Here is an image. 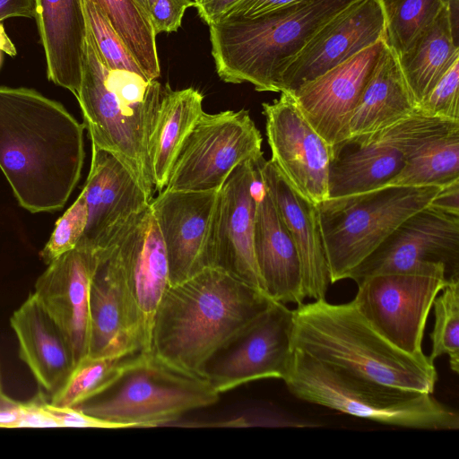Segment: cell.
<instances>
[{"mask_svg": "<svg viewBox=\"0 0 459 459\" xmlns=\"http://www.w3.org/2000/svg\"><path fill=\"white\" fill-rule=\"evenodd\" d=\"M200 18L209 26L221 21L240 0H194Z\"/></svg>", "mask_w": 459, "mask_h": 459, "instance_id": "obj_42", "label": "cell"}, {"mask_svg": "<svg viewBox=\"0 0 459 459\" xmlns=\"http://www.w3.org/2000/svg\"><path fill=\"white\" fill-rule=\"evenodd\" d=\"M3 53H6L9 56H13L16 55V48L10 38L7 36L3 23L0 22V66Z\"/></svg>", "mask_w": 459, "mask_h": 459, "instance_id": "obj_45", "label": "cell"}, {"mask_svg": "<svg viewBox=\"0 0 459 459\" xmlns=\"http://www.w3.org/2000/svg\"><path fill=\"white\" fill-rule=\"evenodd\" d=\"M255 160L238 166L219 190L209 260L210 267L221 268L265 293L254 252Z\"/></svg>", "mask_w": 459, "mask_h": 459, "instance_id": "obj_18", "label": "cell"}, {"mask_svg": "<svg viewBox=\"0 0 459 459\" xmlns=\"http://www.w3.org/2000/svg\"><path fill=\"white\" fill-rule=\"evenodd\" d=\"M44 48L47 75L78 94L87 22L82 0H35V16Z\"/></svg>", "mask_w": 459, "mask_h": 459, "instance_id": "obj_26", "label": "cell"}, {"mask_svg": "<svg viewBox=\"0 0 459 459\" xmlns=\"http://www.w3.org/2000/svg\"><path fill=\"white\" fill-rule=\"evenodd\" d=\"M262 104L271 160L289 184L313 204L328 199L332 146L314 129L292 95Z\"/></svg>", "mask_w": 459, "mask_h": 459, "instance_id": "obj_14", "label": "cell"}, {"mask_svg": "<svg viewBox=\"0 0 459 459\" xmlns=\"http://www.w3.org/2000/svg\"><path fill=\"white\" fill-rule=\"evenodd\" d=\"M219 395L204 377L142 352L101 391L74 408L119 429L154 427L212 405Z\"/></svg>", "mask_w": 459, "mask_h": 459, "instance_id": "obj_6", "label": "cell"}, {"mask_svg": "<svg viewBox=\"0 0 459 459\" xmlns=\"http://www.w3.org/2000/svg\"><path fill=\"white\" fill-rule=\"evenodd\" d=\"M417 110L425 116L459 121V59L417 104Z\"/></svg>", "mask_w": 459, "mask_h": 459, "instance_id": "obj_37", "label": "cell"}, {"mask_svg": "<svg viewBox=\"0 0 459 459\" xmlns=\"http://www.w3.org/2000/svg\"><path fill=\"white\" fill-rule=\"evenodd\" d=\"M148 13L156 35L177 31L186 10L195 6L194 0H146Z\"/></svg>", "mask_w": 459, "mask_h": 459, "instance_id": "obj_38", "label": "cell"}, {"mask_svg": "<svg viewBox=\"0 0 459 459\" xmlns=\"http://www.w3.org/2000/svg\"><path fill=\"white\" fill-rule=\"evenodd\" d=\"M82 4L87 26L105 65L112 71H127L147 79L100 7L91 0H82Z\"/></svg>", "mask_w": 459, "mask_h": 459, "instance_id": "obj_35", "label": "cell"}, {"mask_svg": "<svg viewBox=\"0 0 459 459\" xmlns=\"http://www.w3.org/2000/svg\"><path fill=\"white\" fill-rule=\"evenodd\" d=\"M142 352L144 351L108 357H84L76 363L62 387L51 395L49 403L59 407H76L107 386Z\"/></svg>", "mask_w": 459, "mask_h": 459, "instance_id": "obj_32", "label": "cell"}, {"mask_svg": "<svg viewBox=\"0 0 459 459\" xmlns=\"http://www.w3.org/2000/svg\"><path fill=\"white\" fill-rule=\"evenodd\" d=\"M96 264V248L77 245L48 264L35 282V296L68 338L76 363L88 353L90 287Z\"/></svg>", "mask_w": 459, "mask_h": 459, "instance_id": "obj_21", "label": "cell"}, {"mask_svg": "<svg viewBox=\"0 0 459 459\" xmlns=\"http://www.w3.org/2000/svg\"><path fill=\"white\" fill-rule=\"evenodd\" d=\"M379 0H357L326 22L286 65L279 92L295 91L384 39Z\"/></svg>", "mask_w": 459, "mask_h": 459, "instance_id": "obj_16", "label": "cell"}, {"mask_svg": "<svg viewBox=\"0 0 459 459\" xmlns=\"http://www.w3.org/2000/svg\"><path fill=\"white\" fill-rule=\"evenodd\" d=\"M262 142L247 110L204 112L186 138L165 189L218 191L238 166L263 156Z\"/></svg>", "mask_w": 459, "mask_h": 459, "instance_id": "obj_10", "label": "cell"}, {"mask_svg": "<svg viewBox=\"0 0 459 459\" xmlns=\"http://www.w3.org/2000/svg\"><path fill=\"white\" fill-rule=\"evenodd\" d=\"M84 125L29 88L0 86V169L25 210H61L84 162Z\"/></svg>", "mask_w": 459, "mask_h": 459, "instance_id": "obj_1", "label": "cell"}, {"mask_svg": "<svg viewBox=\"0 0 459 459\" xmlns=\"http://www.w3.org/2000/svg\"><path fill=\"white\" fill-rule=\"evenodd\" d=\"M300 0H240L227 13V17H256ZM223 18V19H224Z\"/></svg>", "mask_w": 459, "mask_h": 459, "instance_id": "obj_40", "label": "cell"}, {"mask_svg": "<svg viewBox=\"0 0 459 459\" xmlns=\"http://www.w3.org/2000/svg\"><path fill=\"white\" fill-rule=\"evenodd\" d=\"M97 264L89 298V357L147 352L138 312L125 281L116 248H96Z\"/></svg>", "mask_w": 459, "mask_h": 459, "instance_id": "obj_17", "label": "cell"}, {"mask_svg": "<svg viewBox=\"0 0 459 459\" xmlns=\"http://www.w3.org/2000/svg\"><path fill=\"white\" fill-rule=\"evenodd\" d=\"M442 186H382L316 204L331 283L351 273Z\"/></svg>", "mask_w": 459, "mask_h": 459, "instance_id": "obj_7", "label": "cell"}, {"mask_svg": "<svg viewBox=\"0 0 459 459\" xmlns=\"http://www.w3.org/2000/svg\"><path fill=\"white\" fill-rule=\"evenodd\" d=\"M292 348L385 385L433 393L437 372L429 356H412L385 338L352 300L323 299L293 309Z\"/></svg>", "mask_w": 459, "mask_h": 459, "instance_id": "obj_3", "label": "cell"}, {"mask_svg": "<svg viewBox=\"0 0 459 459\" xmlns=\"http://www.w3.org/2000/svg\"><path fill=\"white\" fill-rule=\"evenodd\" d=\"M416 108L398 56L385 43L349 120L346 141L384 129L409 117Z\"/></svg>", "mask_w": 459, "mask_h": 459, "instance_id": "obj_27", "label": "cell"}, {"mask_svg": "<svg viewBox=\"0 0 459 459\" xmlns=\"http://www.w3.org/2000/svg\"><path fill=\"white\" fill-rule=\"evenodd\" d=\"M20 359L50 395L65 383L76 361L72 345L52 316L31 293L10 318Z\"/></svg>", "mask_w": 459, "mask_h": 459, "instance_id": "obj_25", "label": "cell"}, {"mask_svg": "<svg viewBox=\"0 0 459 459\" xmlns=\"http://www.w3.org/2000/svg\"><path fill=\"white\" fill-rule=\"evenodd\" d=\"M384 45V39L376 42L290 92L305 118L333 149L348 137L349 120Z\"/></svg>", "mask_w": 459, "mask_h": 459, "instance_id": "obj_20", "label": "cell"}, {"mask_svg": "<svg viewBox=\"0 0 459 459\" xmlns=\"http://www.w3.org/2000/svg\"><path fill=\"white\" fill-rule=\"evenodd\" d=\"M272 301L230 273L207 267L167 289L153 317L150 352L200 375L205 359Z\"/></svg>", "mask_w": 459, "mask_h": 459, "instance_id": "obj_2", "label": "cell"}, {"mask_svg": "<svg viewBox=\"0 0 459 459\" xmlns=\"http://www.w3.org/2000/svg\"><path fill=\"white\" fill-rule=\"evenodd\" d=\"M297 398L380 424L420 430H457L459 414L432 393L378 383L293 349L282 379Z\"/></svg>", "mask_w": 459, "mask_h": 459, "instance_id": "obj_5", "label": "cell"}, {"mask_svg": "<svg viewBox=\"0 0 459 459\" xmlns=\"http://www.w3.org/2000/svg\"><path fill=\"white\" fill-rule=\"evenodd\" d=\"M88 219L77 245L98 247L109 232L151 200L130 170L114 155L91 145L90 172L82 191Z\"/></svg>", "mask_w": 459, "mask_h": 459, "instance_id": "obj_24", "label": "cell"}, {"mask_svg": "<svg viewBox=\"0 0 459 459\" xmlns=\"http://www.w3.org/2000/svg\"><path fill=\"white\" fill-rule=\"evenodd\" d=\"M35 0H0V22L7 18H34Z\"/></svg>", "mask_w": 459, "mask_h": 459, "instance_id": "obj_44", "label": "cell"}, {"mask_svg": "<svg viewBox=\"0 0 459 459\" xmlns=\"http://www.w3.org/2000/svg\"><path fill=\"white\" fill-rule=\"evenodd\" d=\"M457 179L459 128L423 143L407 160L401 172L383 186H444Z\"/></svg>", "mask_w": 459, "mask_h": 459, "instance_id": "obj_31", "label": "cell"}, {"mask_svg": "<svg viewBox=\"0 0 459 459\" xmlns=\"http://www.w3.org/2000/svg\"><path fill=\"white\" fill-rule=\"evenodd\" d=\"M218 193L164 188L150 202L167 253L169 286L210 267L209 239Z\"/></svg>", "mask_w": 459, "mask_h": 459, "instance_id": "obj_19", "label": "cell"}, {"mask_svg": "<svg viewBox=\"0 0 459 459\" xmlns=\"http://www.w3.org/2000/svg\"><path fill=\"white\" fill-rule=\"evenodd\" d=\"M430 205L459 214V179L442 186Z\"/></svg>", "mask_w": 459, "mask_h": 459, "instance_id": "obj_43", "label": "cell"}, {"mask_svg": "<svg viewBox=\"0 0 459 459\" xmlns=\"http://www.w3.org/2000/svg\"><path fill=\"white\" fill-rule=\"evenodd\" d=\"M105 65L87 26L82 81L76 99L91 145L117 158L133 174L148 198L154 185L149 141L161 102L164 85L144 101L131 103L111 88Z\"/></svg>", "mask_w": 459, "mask_h": 459, "instance_id": "obj_8", "label": "cell"}, {"mask_svg": "<svg viewBox=\"0 0 459 459\" xmlns=\"http://www.w3.org/2000/svg\"><path fill=\"white\" fill-rule=\"evenodd\" d=\"M140 5L148 13L146 0H136ZM149 14V13H148Z\"/></svg>", "mask_w": 459, "mask_h": 459, "instance_id": "obj_46", "label": "cell"}, {"mask_svg": "<svg viewBox=\"0 0 459 459\" xmlns=\"http://www.w3.org/2000/svg\"><path fill=\"white\" fill-rule=\"evenodd\" d=\"M255 163L296 246L305 297L314 300L325 299L332 283L316 204L299 195L271 160L261 156Z\"/></svg>", "mask_w": 459, "mask_h": 459, "instance_id": "obj_23", "label": "cell"}, {"mask_svg": "<svg viewBox=\"0 0 459 459\" xmlns=\"http://www.w3.org/2000/svg\"><path fill=\"white\" fill-rule=\"evenodd\" d=\"M448 280L442 269L380 273L357 282L352 299L359 312L390 342L419 358L433 301Z\"/></svg>", "mask_w": 459, "mask_h": 459, "instance_id": "obj_11", "label": "cell"}, {"mask_svg": "<svg viewBox=\"0 0 459 459\" xmlns=\"http://www.w3.org/2000/svg\"><path fill=\"white\" fill-rule=\"evenodd\" d=\"M459 128V121L425 116L417 108L409 117L333 149L328 198L385 186L398 175L411 155L426 142Z\"/></svg>", "mask_w": 459, "mask_h": 459, "instance_id": "obj_9", "label": "cell"}, {"mask_svg": "<svg viewBox=\"0 0 459 459\" xmlns=\"http://www.w3.org/2000/svg\"><path fill=\"white\" fill-rule=\"evenodd\" d=\"M435 322L430 333L431 353L434 361L447 355L455 373L459 372V278L450 280L435 298L432 305Z\"/></svg>", "mask_w": 459, "mask_h": 459, "instance_id": "obj_34", "label": "cell"}, {"mask_svg": "<svg viewBox=\"0 0 459 459\" xmlns=\"http://www.w3.org/2000/svg\"><path fill=\"white\" fill-rule=\"evenodd\" d=\"M385 17L384 42L397 56L435 21L448 0H379Z\"/></svg>", "mask_w": 459, "mask_h": 459, "instance_id": "obj_33", "label": "cell"}, {"mask_svg": "<svg viewBox=\"0 0 459 459\" xmlns=\"http://www.w3.org/2000/svg\"><path fill=\"white\" fill-rule=\"evenodd\" d=\"M41 406L60 427L119 429L113 423L87 415L76 408L55 406L48 402L44 395Z\"/></svg>", "mask_w": 459, "mask_h": 459, "instance_id": "obj_39", "label": "cell"}, {"mask_svg": "<svg viewBox=\"0 0 459 459\" xmlns=\"http://www.w3.org/2000/svg\"><path fill=\"white\" fill-rule=\"evenodd\" d=\"M457 13L447 2L430 26L398 56L403 74L417 104L459 59Z\"/></svg>", "mask_w": 459, "mask_h": 459, "instance_id": "obj_28", "label": "cell"}, {"mask_svg": "<svg viewBox=\"0 0 459 459\" xmlns=\"http://www.w3.org/2000/svg\"><path fill=\"white\" fill-rule=\"evenodd\" d=\"M106 242L116 248L150 352L153 317L169 287L167 253L150 204L117 225L100 246Z\"/></svg>", "mask_w": 459, "mask_h": 459, "instance_id": "obj_15", "label": "cell"}, {"mask_svg": "<svg viewBox=\"0 0 459 459\" xmlns=\"http://www.w3.org/2000/svg\"><path fill=\"white\" fill-rule=\"evenodd\" d=\"M293 309L273 300L203 363L199 374L219 393L268 377L283 379L293 353Z\"/></svg>", "mask_w": 459, "mask_h": 459, "instance_id": "obj_12", "label": "cell"}, {"mask_svg": "<svg viewBox=\"0 0 459 459\" xmlns=\"http://www.w3.org/2000/svg\"><path fill=\"white\" fill-rule=\"evenodd\" d=\"M4 392H3V389H2V383H1V375H0V394H2Z\"/></svg>", "mask_w": 459, "mask_h": 459, "instance_id": "obj_47", "label": "cell"}, {"mask_svg": "<svg viewBox=\"0 0 459 459\" xmlns=\"http://www.w3.org/2000/svg\"><path fill=\"white\" fill-rule=\"evenodd\" d=\"M42 393L23 403V411L19 428H53L60 427L58 422L41 406Z\"/></svg>", "mask_w": 459, "mask_h": 459, "instance_id": "obj_41", "label": "cell"}, {"mask_svg": "<svg viewBox=\"0 0 459 459\" xmlns=\"http://www.w3.org/2000/svg\"><path fill=\"white\" fill-rule=\"evenodd\" d=\"M357 0H300L253 17H227L209 25L217 74L279 92L286 65L331 18Z\"/></svg>", "mask_w": 459, "mask_h": 459, "instance_id": "obj_4", "label": "cell"}, {"mask_svg": "<svg viewBox=\"0 0 459 459\" xmlns=\"http://www.w3.org/2000/svg\"><path fill=\"white\" fill-rule=\"evenodd\" d=\"M439 269L448 280L459 278V214L429 204L403 221L349 279Z\"/></svg>", "mask_w": 459, "mask_h": 459, "instance_id": "obj_13", "label": "cell"}, {"mask_svg": "<svg viewBox=\"0 0 459 459\" xmlns=\"http://www.w3.org/2000/svg\"><path fill=\"white\" fill-rule=\"evenodd\" d=\"M252 191L255 200L254 252L265 293L285 305L301 304L306 297L297 248L257 167Z\"/></svg>", "mask_w": 459, "mask_h": 459, "instance_id": "obj_22", "label": "cell"}, {"mask_svg": "<svg viewBox=\"0 0 459 459\" xmlns=\"http://www.w3.org/2000/svg\"><path fill=\"white\" fill-rule=\"evenodd\" d=\"M87 219L86 199L81 192L74 203L56 221L48 241L39 252V256L46 264L77 246L84 232Z\"/></svg>", "mask_w": 459, "mask_h": 459, "instance_id": "obj_36", "label": "cell"}, {"mask_svg": "<svg viewBox=\"0 0 459 459\" xmlns=\"http://www.w3.org/2000/svg\"><path fill=\"white\" fill-rule=\"evenodd\" d=\"M204 95L196 89L173 91L167 83L149 141L154 189L168 183L173 163L191 130L204 112Z\"/></svg>", "mask_w": 459, "mask_h": 459, "instance_id": "obj_29", "label": "cell"}, {"mask_svg": "<svg viewBox=\"0 0 459 459\" xmlns=\"http://www.w3.org/2000/svg\"><path fill=\"white\" fill-rule=\"evenodd\" d=\"M126 46L148 80L160 74L154 32L148 13L136 0H91Z\"/></svg>", "mask_w": 459, "mask_h": 459, "instance_id": "obj_30", "label": "cell"}]
</instances>
